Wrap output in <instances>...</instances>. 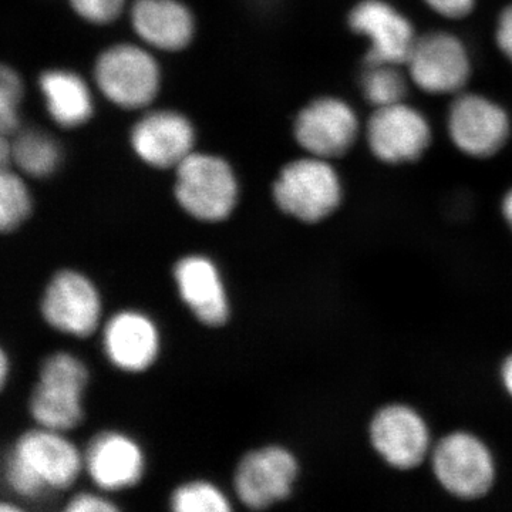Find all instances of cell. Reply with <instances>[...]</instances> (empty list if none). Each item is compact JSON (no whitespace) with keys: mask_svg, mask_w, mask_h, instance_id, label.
<instances>
[{"mask_svg":"<svg viewBox=\"0 0 512 512\" xmlns=\"http://www.w3.org/2000/svg\"><path fill=\"white\" fill-rule=\"evenodd\" d=\"M426 471L444 498L464 505L491 500L503 481L500 453L470 426L448 427L437 434Z\"/></svg>","mask_w":512,"mask_h":512,"instance_id":"cell-1","label":"cell"},{"mask_svg":"<svg viewBox=\"0 0 512 512\" xmlns=\"http://www.w3.org/2000/svg\"><path fill=\"white\" fill-rule=\"evenodd\" d=\"M433 421L410 399H386L367 413L363 439L370 456L394 476L426 471L437 439Z\"/></svg>","mask_w":512,"mask_h":512,"instance_id":"cell-2","label":"cell"},{"mask_svg":"<svg viewBox=\"0 0 512 512\" xmlns=\"http://www.w3.org/2000/svg\"><path fill=\"white\" fill-rule=\"evenodd\" d=\"M82 467L79 453L55 430L23 434L6 464V480L23 497H37L46 490H64Z\"/></svg>","mask_w":512,"mask_h":512,"instance_id":"cell-3","label":"cell"},{"mask_svg":"<svg viewBox=\"0 0 512 512\" xmlns=\"http://www.w3.org/2000/svg\"><path fill=\"white\" fill-rule=\"evenodd\" d=\"M276 205L303 224H320L342 208L345 185L330 160L305 157L285 165L274 185Z\"/></svg>","mask_w":512,"mask_h":512,"instance_id":"cell-4","label":"cell"},{"mask_svg":"<svg viewBox=\"0 0 512 512\" xmlns=\"http://www.w3.org/2000/svg\"><path fill=\"white\" fill-rule=\"evenodd\" d=\"M404 69L410 83L421 92L454 97L466 92L473 60L460 37L446 30H434L417 37Z\"/></svg>","mask_w":512,"mask_h":512,"instance_id":"cell-5","label":"cell"},{"mask_svg":"<svg viewBox=\"0 0 512 512\" xmlns=\"http://www.w3.org/2000/svg\"><path fill=\"white\" fill-rule=\"evenodd\" d=\"M447 133L453 146L466 157L488 160L510 141V113L481 93L463 92L453 97L447 111Z\"/></svg>","mask_w":512,"mask_h":512,"instance_id":"cell-6","label":"cell"},{"mask_svg":"<svg viewBox=\"0 0 512 512\" xmlns=\"http://www.w3.org/2000/svg\"><path fill=\"white\" fill-rule=\"evenodd\" d=\"M363 134L372 156L392 167L417 163L433 143L426 114L407 101L373 109Z\"/></svg>","mask_w":512,"mask_h":512,"instance_id":"cell-7","label":"cell"},{"mask_svg":"<svg viewBox=\"0 0 512 512\" xmlns=\"http://www.w3.org/2000/svg\"><path fill=\"white\" fill-rule=\"evenodd\" d=\"M237 195V180L222 158L191 153L178 164L175 197L192 217L225 220L237 204Z\"/></svg>","mask_w":512,"mask_h":512,"instance_id":"cell-8","label":"cell"},{"mask_svg":"<svg viewBox=\"0 0 512 512\" xmlns=\"http://www.w3.org/2000/svg\"><path fill=\"white\" fill-rule=\"evenodd\" d=\"M87 383V370L80 360L57 353L43 363L30 413L45 429L66 431L82 421L80 396Z\"/></svg>","mask_w":512,"mask_h":512,"instance_id":"cell-9","label":"cell"},{"mask_svg":"<svg viewBox=\"0 0 512 512\" xmlns=\"http://www.w3.org/2000/svg\"><path fill=\"white\" fill-rule=\"evenodd\" d=\"M365 128L352 104L340 97L313 100L299 111L295 138L309 156L335 160L356 146Z\"/></svg>","mask_w":512,"mask_h":512,"instance_id":"cell-10","label":"cell"},{"mask_svg":"<svg viewBox=\"0 0 512 512\" xmlns=\"http://www.w3.org/2000/svg\"><path fill=\"white\" fill-rule=\"evenodd\" d=\"M97 86L124 109H141L157 96L160 70L146 50L133 45L110 47L94 69Z\"/></svg>","mask_w":512,"mask_h":512,"instance_id":"cell-11","label":"cell"},{"mask_svg":"<svg viewBox=\"0 0 512 512\" xmlns=\"http://www.w3.org/2000/svg\"><path fill=\"white\" fill-rule=\"evenodd\" d=\"M349 28L365 37L367 63L406 64L416 43L412 20L389 0H360L349 13Z\"/></svg>","mask_w":512,"mask_h":512,"instance_id":"cell-12","label":"cell"},{"mask_svg":"<svg viewBox=\"0 0 512 512\" xmlns=\"http://www.w3.org/2000/svg\"><path fill=\"white\" fill-rule=\"evenodd\" d=\"M299 477V463L284 447H266L242 458L235 474V490L242 503L261 510L284 501Z\"/></svg>","mask_w":512,"mask_h":512,"instance_id":"cell-13","label":"cell"},{"mask_svg":"<svg viewBox=\"0 0 512 512\" xmlns=\"http://www.w3.org/2000/svg\"><path fill=\"white\" fill-rule=\"evenodd\" d=\"M42 312L53 328L86 338L99 323V293L83 275L73 271L59 272L47 288Z\"/></svg>","mask_w":512,"mask_h":512,"instance_id":"cell-14","label":"cell"},{"mask_svg":"<svg viewBox=\"0 0 512 512\" xmlns=\"http://www.w3.org/2000/svg\"><path fill=\"white\" fill-rule=\"evenodd\" d=\"M190 121L174 111H157L138 121L131 143L141 160L157 168L178 167L194 146Z\"/></svg>","mask_w":512,"mask_h":512,"instance_id":"cell-15","label":"cell"},{"mask_svg":"<svg viewBox=\"0 0 512 512\" xmlns=\"http://www.w3.org/2000/svg\"><path fill=\"white\" fill-rule=\"evenodd\" d=\"M174 275L184 302L202 323L220 326L227 322V296L211 261L202 256H188L175 266Z\"/></svg>","mask_w":512,"mask_h":512,"instance_id":"cell-16","label":"cell"},{"mask_svg":"<svg viewBox=\"0 0 512 512\" xmlns=\"http://www.w3.org/2000/svg\"><path fill=\"white\" fill-rule=\"evenodd\" d=\"M131 22L144 42L170 52L184 49L194 35L190 10L177 0H136Z\"/></svg>","mask_w":512,"mask_h":512,"instance_id":"cell-17","label":"cell"},{"mask_svg":"<svg viewBox=\"0 0 512 512\" xmlns=\"http://www.w3.org/2000/svg\"><path fill=\"white\" fill-rule=\"evenodd\" d=\"M86 467L99 487L104 490H120L140 480L143 456L137 444L126 436L103 433L87 448Z\"/></svg>","mask_w":512,"mask_h":512,"instance_id":"cell-18","label":"cell"},{"mask_svg":"<svg viewBox=\"0 0 512 512\" xmlns=\"http://www.w3.org/2000/svg\"><path fill=\"white\" fill-rule=\"evenodd\" d=\"M104 348L114 365L128 372H140L156 359L157 330L150 319L140 313H120L107 323Z\"/></svg>","mask_w":512,"mask_h":512,"instance_id":"cell-19","label":"cell"},{"mask_svg":"<svg viewBox=\"0 0 512 512\" xmlns=\"http://www.w3.org/2000/svg\"><path fill=\"white\" fill-rule=\"evenodd\" d=\"M50 116L62 127L82 126L92 117L93 99L82 77L66 70H50L40 77Z\"/></svg>","mask_w":512,"mask_h":512,"instance_id":"cell-20","label":"cell"},{"mask_svg":"<svg viewBox=\"0 0 512 512\" xmlns=\"http://www.w3.org/2000/svg\"><path fill=\"white\" fill-rule=\"evenodd\" d=\"M12 146V161L20 170L32 177H49L55 173L62 160V150L52 136L39 130H26L15 140Z\"/></svg>","mask_w":512,"mask_h":512,"instance_id":"cell-21","label":"cell"},{"mask_svg":"<svg viewBox=\"0 0 512 512\" xmlns=\"http://www.w3.org/2000/svg\"><path fill=\"white\" fill-rule=\"evenodd\" d=\"M409 83V74L400 64L366 62L360 77L363 97L373 109L406 101Z\"/></svg>","mask_w":512,"mask_h":512,"instance_id":"cell-22","label":"cell"},{"mask_svg":"<svg viewBox=\"0 0 512 512\" xmlns=\"http://www.w3.org/2000/svg\"><path fill=\"white\" fill-rule=\"evenodd\" d=\"M32 207L25 183L12 171L3 168L0 175V228L13 231L26 220Z\"/></svg>","mask_w":512,"mask_h":512,"instance_id":"cell-23","label":"cell"},{"mask_svg":"<svg viewBox=\"0 0 512 512\" xmlns=\"http://www.w3.org/2000/svg\"><path fill=\"white\" fill-rule=\"evenodd\" d=\"M173 510L178 512L229 511L227 498L208 483H190L178 488L173 495Z\"/></svg>","mask_w":512,"mask_h":512,"instance_id":"cell-24","label":"cell"},{"mask_svg":"<svg viewBox=\"0 0 512 512\" xmlns=\"http://www.w3.org/2000/svg\"><path fill=\"white\" fill-rule=\"evenodd\" d=\"M22 99V83L18 74L3 67L0 74V130L3 136L15 133L19 127L18 109Z\"/></svg>","mask_w":512,"mask_h":512,"instance_id":"cell-25","label":"cell"},{"mask_svg":"<svg viewBox=\"0 0 512 512\" xmlns=\"http://www.w3.org/2000/svg\"><path fill=\"white\" fill-rule=\"evenodd\" d=\"M77 15L87 22L106 25L119 18L126 0H70Z\"/></svg>","mask_w":512,"mask_h":512,"instance_id":"cell-26","label":"cell"},{"mask_svg":"<svg viewBox=\"0 0 512 512\" xmlns=\"http://www.w3.org/2000/svg\"><path fill=\"white\" fill-rule=\"evenodd\" d=\"M431 12L447 20H463L474 12L477 0H423Z\"/></svg>","mask_w":512,"mask_h":512,"instance_id":"cell-27","label":"cell"},{"mask_svg":"<svg viewBox=\"0 0 512 512\" xmlns=\"http://www.w3.org/2000/svg\"><path fill=\"white\" fill-rule=\"evenodd\" d=\"M495 43L501 55L512 64V3L498 15L495 25Z\"/></svg>","mask_w":512,"mask_h":512,"instance_id":"cell-28","label":"cell"},{"mask_svg":"<svg viewBox=\"0 0 512 512\" xmlns=\"http://www.w3.org/2000/svg\"><path fill=\"white\" fill-rule=\"evenodd\" d=\"M116 505L92 494H79L67 504V512H109L116 511Z\"/></svg>","mask_w":512,"mask_h":512,"instance_id":"cell-29","label":"cell"},{"mask_svg":"<svg viewBox=\"0 0 512 512\" xmlns=\"http://www.w3.org/2000/svg\"><path fill=\"white\" fill-rule=\"evenodd\" d=\"M495 382L501 396L512 406V348L503 353L495 366Z\"/></svg>","mask_w":512,"mask_h":512,"instance_id":"cell-30","label":"cell"},{"mask_svg":"<svg viewBox=\"0 0 512 512\" xmlns=\"http://www.w3.org/2000/svg\"><path fill=\"white\" fill-rule=\"evenodd\" d=\"M500 215L504 227L507 228L508 234H510L512 238V185L504 192L503 197H501Z\"/></svg>","mask_w":512,"mask_h":512,"instance_id":"cell-31","label":"cell"},{"mask_svg":"<svg viewBox=\"0 0 512 512\" xmlns=\"http://www.w3.org/2000/svg\"><path fill=\"white\" fill-rule=\"evenodd\" d=\"M0 367H2V372H0V377H2V383H5L6 379V367H8V362H6L5 353L2 352V363H0Z\"/></svg>","mask_w":512,"mask_h":512,"instance_id":"cell-32","label":"cell"},{"mask_svg":"<svg viewBox=\"0 0 512 512\" xmlns=\"http://www.w3.org/2000/svg\"><path fill=\"white\" fill-rule=\"evenodd\" d=\"M6 511H18V508L13 507V505L3 504L2 507H0V512Z\"/></svg>","mask_w":512,"mask_h":512,"instance_id":"cell-33","label":"cell"}]
</instances>
